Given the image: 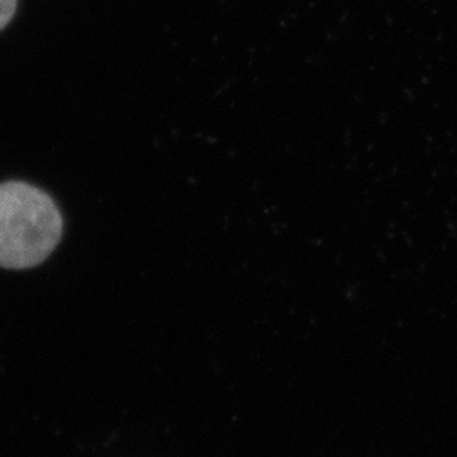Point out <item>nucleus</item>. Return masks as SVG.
Returning a JSON list of instances; mask_svg holds the SVG:
<instances>
[{
    "mask_svg": "<svg viewBox=\"0 0 457 457\" xmlns=\"http://www.w3.org/2000/svg\"><path fill=\"white\" fill-rule=\"evenodd\" d=\"M62 236L63 217L45 190L26 181L0 183V268L41 264Z\"/></svg>",
    "mask_w": 457,
    "mask_h": 457,
    "instance_id": "obj_1",
    "label": "nucleus"
},
{
    "mask_svg": "<svg viewBox=\"0 0 457 457\" xmlns=\"http://www.w3.org/2000/svg\"><path fill=\"white\" fill-rule=\"evenodd\" d=\"M16 9L17 0H0V31L12 21Z\"/></svg>",
    "mask_w": 457,
    "mask_h": 457,
    "instance_id": "obj_2",
    "label": "nucleus"
}]
</instances>
